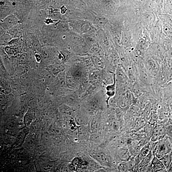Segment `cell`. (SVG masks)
Masks as SVG:
<instances>
[{"instance_id": "7c38bea8", "label": "cell", "mask_w": 172, "mask_h": 172, "mask_svg": "<svg viewBox=\"0 0 172 172\" xmlns=\"http://www.w3.org/2000/svg\"><path fill=\"white\" fill-rule=\"evenodd\" d=\"M164 129L162 128H157L155 130L153 134V138L154 140H157L162 135Z\"/></svg>"}, {"instance_id": "44dd1931", "label": "cell", "mask_w": 172, "mask_h": 172, "mask_svg": "<svg viewBox=\"0 0 172 172\" xmlns=\"http://www.w3.org/2000/svg\"><path fill=\"white\" fill-rule=\"evenodd\" d=\"M168 171H170L172 172V162L170 165V166L169 167V168Z\"/></svg>"}, {"instance_id": "d6986e66", "label": "cell", "mask_w": 172, "mask_h": 172, "mask_svg": "<svg viewBox=\"0 0 172 172\" xmlns=\"http://www.w3.org/2000/svg\"><path fill=\"white\" fill-rule=\"evenodd\" d=\"M52 5L55 8H59L61 5L60 0H52Z\"/></svg>"}, {"instance_id": "e0dca14e", "label": "cell", "mask_w": 172, "mask_h": 172, "mask_svg": "<svg viewBox=\"0 0 172 172\" xmlns=\"http://www.w3.org/2000/svg\"><path fill=\"white\" fill-rule=\"evenodd\" d=\"M140 171L141 172L153 171L150 163L147 164L142 168H140Z\"/></svg>"}, {"instance_id": "6da1fadb", "label": "cell", "mask_w": 172, "mask_h": 172, "mask_svg": "<svg viewBox=\"0 0 172 172\" xmlns=\"http://www.w3.org/2000/svg\"><path fill=\"white\" fill-rule=\"evenodd\" d=\"M171 151V143L168 139L160 140L155 146L154 151L155 155L159 159L170 153Z\"/></svg>"}, {"instance_id": "7a4b0ae2", "label": "cell", "mask_w": 172, "mask_h": 172, "mask_svg": "<svg viewBox=\"0 0 172 172\" xmlns=\"http://www.w3.org/2000/svg\"><path fill=\"white\" fill-rule=\"evenodd\" d=\"M18 23V20L15 16L9 15L1 20V28L5 30H9L16 25Z\"/></svg>"}, {"instance_id": "5b68a950", "label": "cell", "mask_w": 172, "mask_h": 172, "mask_svg": "<svg viewBox=\"0 0 172 172\" xmlns=\"http://www.w3.org/2000/svg\"><path fill=\"white\" fill-rule=\"evenodd\" d=\"M164 164L166 169L168 171L172 162V152L168 154L159 159Z\"/></svg>"}, {"instance_id": "9a60e30c", "label": "cell", "mask_w": 172, "mask_h": 172, "mask_svg": "<svg viewBox=\"0 0 172 172\" xmlns=\"http://www.w3.org/2000/svg\"><path fill=\"white\" fill-rule=\"evenodd\" d=\"M19 40L20 39L18 38L12 39L8 43L9 46L13 48L16 47L18 45Z\"/></svg>"}, {"instance_id": "ba28073f", "label": "cell", "mask_w": 172, "mask_h": 172, "mask_svg": "<svg viewBox=\"0 0 172 172\" xmlns=\"http://www.w3.org/2000/svg\"><path fill=\"white\" fill-rule=\"evenodd\" d=\"M114 83H113V85H110L108 86V87H106V89H107V90H108V92L106 94L109 96V98L108 99L107 102L108 103V101L109 100V99L110 98L112 97H113V96H114L115 94V75L114 74Z\"/></svg>"}, {"instance_id": "2e32d148", "label": "cell", "mask_w": 172, "mask_h": 172, "mask_svg": "<svg viewBox=\"0 0 172 172\" xmlns=\"http://www.w3.org/2000/svg\"><path fill=\"white\" fill-rule=\"evenodd\" d=\"M101 139V137L98 134H94L91 137V140L93 142L99 143Z\"/></svg>"}, {"instance_id": "ffe728a7", "label": "cell", "mask_w": 172, "mask_h": 172, "mask_svg": "<svg viewBox=\"0 0 172 172\" xmlns=\"http://www.w3.org/2000/svg\"><path fill=\"white\" fill-rule=\"evenodd\" d=\"M36 59L37 61H40L41 60V57L38 54H36Z\"/></svg>"}, {"instance_id": "8fae6325", "label": "cell", "mask_w": 172, "mask_h": 172, "mask_svg": "<svg viewBox=\"0 0 172 172\" xmlns=\"http://www.w3.org/2000/svg\"><path fill=\"white\" fill-rule=\"evenodd\" d=\"M6 53L9 56H15L17 55V51L14 48L6 46L5 48Z\"/></svg>"}, {"instance_id": "3957f363", "label": "cell", "mask_w": 172, "mask_h": 172, "mask_svg": "<svg viewBox=\"0 0 172 172\" xmlns=\"http://www.w3.org/2000/svg\"><path fill=\"white\" fill-rule=\"evenodd\" d=\"M93 156L96 161L103 166L110 167L112 166L113 160L108 155L100 153L94 154Z\"/></svg>"}, {"instance_id": "ac0fdd59", "label": "cell", "mask_w": 172, "mask_h": 172, "mask_svg": "<svg viewBox=\"0 0 172 172\" xmlns=\"http://www.w3.org/2000/svg\"><path fill=\"white\" fill-rule=\"evenodd\" d=\"M92 128L93 130L96 131L98 130L99 128V124L97 120H94L92 122Z\"/></svg>"}, {"instance_id": "52a82bcc", "label": "cell", "mask_w": 172, "mask_h": 172, "mask_svg": "<svg viewBox=\"0 0 172 172\" xmlns=\"http://www.w3.org/2000/svg\"><path fill=\"white\" fill-rule=\"evenodd\" d=\"M119 157L123 161H127L130 159V155L128 150L125 149H120L118 152Z\"/></svg>"}, {"instance_id": "8992f818", "label": "cell", "mask_w": 172, "mask_h": 172, "mask_svg": "<svg viewBox=\"0 0 172 172\" xmlns=\"http://www.w3.org/2000/svg\"><path fill=\"white\" fill-rule=\"evenodd\" d=\"M152 159V151H150L149 153L146 156L144 157L141 161L140 162L138 166V168L140 169L150 163Z\"/></svg>"}, {"instance_id": "5bb4252c", "label": "cell", "mask_w": 172, "mask_h": 172, "mask_svg": "<svg viewBox=\"0 0 172 172\" xmlns=\"http://www.w3.org/2000/svg\"><path fill=\"white\" fill-rule=\"evenodd\" d=\"M118 169L119 171L121 172H126L128 171V168L127 161L126 162L120 164L119 165Z\"/></svg>"}, {"instance_id": "9c48e42d", "label": "cell", "mask_w": 172, "mask_h": 172, "mask_svg": "<svg viewBox=\"0 0 172 172\" xmlns=\"http://www.w3.org/2000/svg\"><path fill=\"white\" fill-rule=\"evenodd\" d=\"M12 39L11 36L8 33H3L1 35V43L2 44H8Z\"/></svg>"}, {"instance_id": "30bf717a", "label": "cell", "mask_w": 172, "mask_h": 172, "mask_svg": "<svg viewBox=\"0 0 172 172\" xmlns=\"http://www.w3.org/2000/svg\"><path fill=\"white\" fill-rule=\"evenodd\" d=\"M87 129L85 126L82 125L78 127V136L80 138H83L87 135Z\"/></svg>"}, {"instance_id": "277c9868", "label": "cell", "mask_w": 172, "mask_h": 172, "mask_svg": "<svg viewBox=\"0 0 172 172\" xmlns=\"http://www.w3.org/2000/svg\"><path fill=\"white\" fill-rule=\"evenodd\" d=\"M150 164L153 172L161 171L166 169L162 162L156 157L153 158Z\"/></svg>"}, {"instance_id": "4fadbf2b", "label": "cell", "mask_w": 172, "mask_h": 172, "mask_svg": "<svg viewBox=\"0 0 172 172\" xmlns=\"http://www.w3.org/2000/svg\"><path fill=\"white\" fill-rule=\"evenodd\" d=\"M29 57L27 54H22L19 58V63L20 65H25L28 63Z\"/></svg>"}]
</instances>
